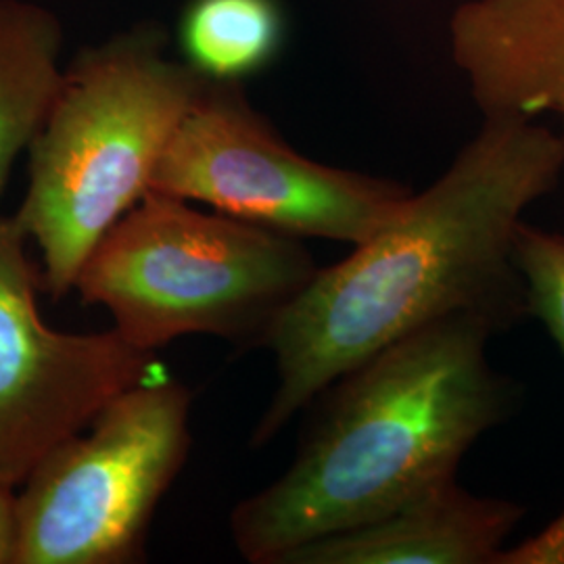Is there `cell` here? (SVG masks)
<instances>
[{
  "label": "cell",
  "mask_w": 564,
  "mask_h": 564,
  "mask_svg": "<svg viewBox=\"0 0 564 564\" xmlns=\"http://www.w3.org/2000/svg\"><path fill=\"white\" fill-rule=\"evenodd\" d=\"M563 172L564 137L533 120L484 118L437 181L286 303L263 343L276 389L253 445L272 442L343 375L429 324L475 316L500 330L524 316L517 230Z\"/></svg>",
  "instance_id": "obj_1"
},
{
  "label": "cell",
  "mask_w": 564,
  "mask_h": 564,
  "mask_svg": "<svg viewBox=\"0 0 564 564\" xmlns=\"http://www.w3.org/2000/svg\"><path fill=\"white\" fill-rule=\"evenodd\" d=\"M494 333L481 318L452 316L330 384L293 464L235 508L242 558L281 564L456 479L464 454L505 414V384L487 360Z\"/></svg>",
  "instance_id": "obj_2"
},
{
  "label": "cell",
  "mask_w": 564,
  "mask_h": 564,
  "mask_svg": "<svg viewBox=\"0 0 564 564\" xmlns=\"http://www.w3.org/2000/svg\"><path fill=\"white\" fill-rule=\"evenodd\" d=\"M139 23L86 46L30 142V181L15 218L42 256L41 284L67 295L93 247L151 191L153 174L203 80Z\"/></svg>",
  "instance_id": "obj_3"
},
{
  "label": "cell",
  "mask_w": 564,
  "mask_h": 564,
  "mask_svg": "<svg viewBox=\"0 0 564 564\" xmlns=\"http://www.w3.org/2000/svg\"><path fill=\"white\" fill-rule=\"evenodd\" d=\"M316 270L302 239L149 191L93 247L74 289L155 354L186 335L263 345Z\"/></svg>",
  "instance_id": "obj_4"
},
{
  "label": "cell",
  "mask_w": 564,
  "mask_h": 564,
  "mask_svg": "<svg viewBox=\"0 0 564 564\" xmlns=\"http://www.w3.org/2000/svg\"><path fill=\"white\" fill-rule=\"evenodd\" d=\"M193 395L165 375L134 384L21 484L15 564L141 561L151 519L191 449Z\"/></svg>",
  "instance_id": "obj_5"
},
{
  "label": "cell",
  "mask_w": 564,
  "mask_h": 564,
  "mask_svg": "<svg viewBox=\"0 0 564 564\" xmlns=\"http://www.w3.org/2000/svg\"><path fill=\"white\" fill-rule=\"evenodd\" d=\"M151 191L295 239L349 245L372 237L412 195L400 182L305 158L251 107L241 82L203 86Z\"/></svg>",
  "instance_id": "obj_6"
},
{
  "label": "cell",
  "mask_w": 564,
  "mask_h": 564,
  "mask_svg": "<svg viewBox=\"0 0 564 564\" xmlns=\"http://www.w3.org/2000/svg\"><path fill=\"white\" fill-rule=\"evenodd\" d=\"M25 242L15 214L0 216V485L9 489L121 391L163 377L153 351L113 328L72 335L44 323Z\"/></svg>",
  "instance_id": "obj_7"
},
{
  "label": "cell",
  "mask_w": 564,
  "mask_h": 564,
  "mask_svg": "<svg viewBox=\"0 0 564 564\" xmlns=\"http://www.w3.org/2000/svg\"><path fill=\"white\" fill-rule=\"evenodd\" d=\"M449 53L484 118L554 113L564 126V0H464Z\"/></svg>",
  "instance_id": "obj_8"
},
{
  "label": "cell",
  "mask_w": 564,
  "mask_h": 564,
  "mask_svg": "<svg viewBox=\"0 0 564 564\" xmlns=\"http://www.w3.org/2000/svg\"><path fill=\"white\" fill-rule=\"evenodd\" d=\"M521 517V506L479 498L452 479L375 523L302 545L281 564H500Z\"/></svg>",
  "instance_id": "obj_9"
},
{
  "label": "cell",
  "mask_w": 564,
  "mask_h": 564,
  "mask_svg": "<svg viewBox=\"0 0 564 564\" xmlns=\"http://www.w3.org/2000/svg\"><path fill=\"white\" fill-rule=\"evenodd\" d=\"M63 46L57 13L32 0H0V197L55 101Z\"/></svg>",
  "instance_id": "obj_10"
},
{
  "label": "cell",
  "mask_w": 564,
  "mask_h": 564,
  "mask_svg": "<svg viewBox=\"0 0 564 564\" xmlns=\"http://www.w3.org/2000/svg\"><path fill=\"white\" fill-rule=\"evenodd\" d=\"M279 0H191L178 23L182 61L207 82H241L279 55Z\"/></svg>",
  "instance_id": "obj_11"
},
{
  "label": "cell",
  "mask_w": 564,
  "mask_h": 564,
  "mask_svg": "<svg viewBox=\"0 0 564 564\" xmlns=\"http://www.w3.org/2000/svg\"><path fill=\"white\" fill-rule=\"evenodd\" d=\"M514 262L524 284L527 314L544 323L564 354V237L521 223Z\"/></svg>",
  "instance_id": "obj_12"
},
{
  "label": "cell",
  "mask_w": 564,
  "mask_h": 564,
  "mask_svg": "<svg viewBox=\"0 0 564 564\" xmlns=\"http://www.w3.org/2000/svg\"><path fill=\"white\" fill-rule=\"evenodd\" d=\"M500 564H564V512L533 540L505 550Z\"/></svg>",
  "instance_id": "obj_13"
},
{
  "label": "cell",
  "mask_w": 564,
  "mask_h": 564,
  "mask_svg": "<svg viewBox=\"0 0 564 564\" xmlns=\"http://www.w3.org/2000/svg\"><path fill=\"white\" fill-rule=\"evenodd\" d=\"M18 505L13 489L0 485V564H15Z\"/></svg>",
  "instance_id": "obj_14"
}]
</instances>
